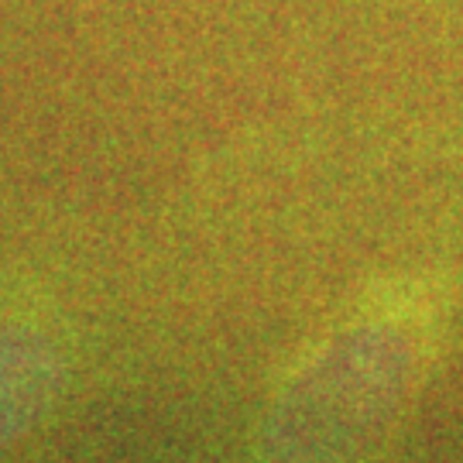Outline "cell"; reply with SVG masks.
<instances>
[{
  "mask_svg": "<svg viewBox=\"0 0 463 463\" xmlns=\"http://www.w3.org/2000/svg\"><path fill=\"white\" fill-rule=\"evenodd\" d=\"M59 350L34 326L0 323V463L52 409L59 392Z\"/></svg>",
  "mask_w": 463,
  "mask_h": 463,
  "instance_id": "obj_2",
  "label": "cell"
},
{
  "mask_svg": "<svg viewBox=\"0 0 463 463\" xmlns=\"http://www.w3.org/2000/svg\"><path fill=\"white\" fill-rule=\"evenodd\" d=\"M432 364L415 319H357L302 357L268 398L250 463H378Z\"/></svg>",
  "mask_w": 463,
  "mask_h": 463,
  "instance_id": "obj_1",
  "label": "cell"
}]
</instances>
